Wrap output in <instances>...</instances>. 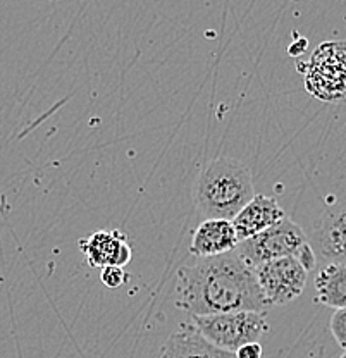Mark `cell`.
I'll return each mask as SVG.
<instances>
[{
	"label": "cell",
	"instance_id": "cell-1",
	"mask_svg": "<svg viewBox=\"0 0 346 358\" xmlns=\"http://www.w3.org/2000/svg\"><path fill=\"white\" fill-rule=\"evenodd\" d=\"M176 305L192 317L267 310L254 268L234 250L222 255L202 257L189 266L180 267Z\"/></svg>",
	"mask_w": 346,
	"mask_h": 358
},
{
	"label": "cell",
	"instance_id": "cell-2",
	"mask_svg": "<svg viewBox=\"0 0 346 358\" xmlns=\"http://www.w3.org/2000/svg\"><path fill=\"white\" fill-rule=\"evenodd\" d=\"M255 196L254 178L243 162L231 157L212 159L200 171L193 199L206 219H228Z\"/></svg>",
	"mask_w": 346,
	"mask_h": 358
},
{
	"label": "cell",
	"instance_id": "cell-3",
	"mask_svg": "<svg viewBox=\"0 0 346 358\" xmlns=\"http://www.w3.org/2000/svg\"><path fill=\"white\" fill-rule=\"evenodd\" d=\"M234 252L252 268L282 257H295L308 272L315 267V253L307 234L288 217L248 240H241Z\"/></svg>",
	"mask_w": 346,
	"mask_h": 358
},
{
	"label": "cell",
	"instance_id": "cell-4",
	"mask_svg": "<svg viewBox=\"0 0 346 358\" xmlns=\"http://www.w3.org/2000/svg\"><path fill=\"white\" fill-rule=\"evenodd\" d=\"M296 66L312 96L327 103H346V42H324L307 62Z\"/></svg>",
	"mask_w": 346,
	"mask_h": 358
},
{
	"label": "cell",
	"instance_id": "cell-5",
	"mask_svg": "<svg viewBox=\"0 0 346 358\" xmlns=\"http://www.w3.org/2000/svg\"><path fill=\"white\" fill-rule=\"evenodd\" d=\"M193 326L199 333L226 352H236L248 343H259L269 333L266 312H228L212 315H193Z\"/></svg>",
	"mask_w": 346,
	"mask_h": 358
},
{
	"label": "cell",
	"instance_id": "cell-6",
	"mask_svg": "<svg viewBox=\"0 0 346 358\" xmlns=\"http://www.w3.org/2000/svg\"><path fill=\"white\" fill-rule=\"evenodd\" d=\"M267 307L291 303L303 293L308 271L295 257H282L259 264L254 268Z\"/></svg>",
	"mask_w": 346,
	"mask_h": 358
},
{
	"label": "cell",
	"instance_id": "cell-7",
	"mask_svg": "<svg viewBox=\"0 0 346 358\" xmlns=\"http://www.w3.org/2000/svg\"><path fill=\"white\" fill-rule=\"evenodd\" d=\"M80 248L90 267H124L133 259V248L128 236L119 229L95 231L90 236L80 240Z\"/></svg>",
	"mask_w": 346,
	"mask_h": 358
},
{
	"label": "cell",
	"instance_id": "cell-8",
	"mask_svg": "<svg viewBox=\"0 0 346 358\" xmlns=\"http://www.w3.org/2000/svg\"><path fill=\"white\" fill-rule=\"evenodd\" d=\"M157 358H236V355L207 341L193 324H183L166 339Z\"/></svg>",
	"mask_w": 346,
	"mask_h": 358
},
{
	"label": "cell",
	"instance_id": "cell-9",
	"mask_svg": "<svg viewBox=\"0 0 346 358\" xmlns=\"http://www.w3.org/2000/svg\"><path fill=\"white\" fill-rule=\"evenodd\" d=\"M284 217V210L279 207L276 199L255 193L254 199L234 215L231 222H233L238 238L241 241L269 229L271 226L282 221Z\"/></svg>",
	"mask_w": 346,
	"mask_h": 358
},
{
	"label": "cell",
	"instance_id": "cell-10",
	"mask_svg": "<svg viewBox=\"0 0 346 358\" xmlns=\"http://www.w3.org/2000/svg\"><path fill=\"white\" fill-rule=\"evenodd\" d=\"M240 243L236 229L228 219H206L199 224L192 238L189 253L196 259L233 252Z\"/></svg>",
	"mask_w": 346,
	"mask_h": 358
},
{
	"label": "cell",
	"instance_id": "cell-11",
	"mask_svg": "<svg viewBox=\"0 0 346 358\" xmlns=\"http://www.w3.org/2000/svg\"><path fill=\"white\" fill-rule=\"evenodd\" d=\"M315 243L327 262L346 266V203L324 212L315 227Z\"/></svg>",
	"mask_w": 346,
	"mask_h": 358
},
{
	"label": "cell",
	"instance_id": "cell-12",
	"mask_svg": "<svg viewBox=\"0 0 346 358\" xmlns=\"http://www.w3.org/2000/svg\"><path fill=\"white\" fill-rule=\"evenodd\" d=\"M315 296L326 307L346 308V266L327 262L315 275Z\"/></svg>",
	"mask_w": 346,
	"mask_h": 358
},
{
	"label": "cell",
	"instance_id": "cell-13",
	"mask_svg": "<svg viewBox=\"0 0 346 358\" xmlns=\"http://www.w3.org/2000/svg\"><path fill=\"white\" fill-rule=\"evenodd\" d=\"M100 281L110 289H117L121 286H124L129 281V275L126 274L124 267L117 266H107L102 268V274H100Z\"/></svg>",
	"mask_w": 346,
	"mask_h": 358
},
{
	"label": "cell",
	"instance_id": "cell-14",
	"mask_svg": "<svg viewBox=\"0 0 346 358\" xmlns=\"http://www.w3.org/2000/svg\"><path fill=\"white\" fill-rule=\"evenodd\" d=\"M329 329L338 345L346 352V308H338L333 313L329 322Z\"/></svg>",
	"mask_w": 346,
	"mask_h": 358
},
{
	"label": "cell",
	"instance_id": "cell-15",
	"mask_svg": "<svg viewBox=\"0 0 346 358\" xmlns=\"http://www.w3.org/2000/svg\"><path fill=\"white\" fill-rule=\"evenodd\" d=\"M236 358H262V345L260 343H248V345L240 346L234 352Z\"/></svg>",
	"mask_w": 346,
	"mask_h": 358
},
{
	"label": "cell",
	"instance_id": "cell-16",
	"mask_svg": "<svg viewBox=\"0 0 346 358\" xmlns=\"http://www.w3.org/2000/svg\"><path fill=\"white\" fill-rule=\"evenodd\" d=\"M340 358H346V352H345V353H343V355H341Z\"/></svg>",
	"mask_w": 346,
	"mask_h": 358
}]
</instances>
